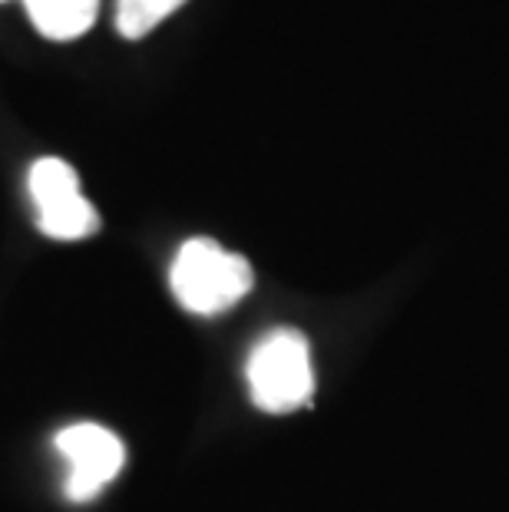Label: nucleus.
I'll list each match as a JSON object with an SVG mask.
<instances>
[{"label": "nucleus", "mask_w": 509, "mask_h": 512, "mask_svg": "<svg viewBox=\"0 0 509 512\" xmlns=\"http://www.w3.org/2000/svg\"><path fill=\"white\" fill-rule=\"evenodd\" d=\"M24 7L47 40H77L100 14V0H24Z\"/></svg>", "instance_id": "5"}, {"label": "nucleus", "mask_w": 509, "mask_h": 512, "mask_svg": "<svg viewBox=\"0 0 509 512\" xmlns=\"http://www.w3.org/2000/svg\"><path fill=\"white\" fill-rule=\"evenodd\" d=\"M57 453L67 463L63 493L73 503H90L113 483L126 463V446L100 423H73L57 433Z\"/></svg>", "instance_id": "4"}, {"label": "nucleus", "mask_w": 509, "mask_h": 512, "mask_svg": "<svg viewBox=\"0 0 509 512\" xmlns=\"http://www.w3.org/2000/svg\"><path fill=\"white\" fill-rule=\"evenodd\" d=\"M169 285L182 308L212 318L235 308L252 291L255 275L242 255L225 252L212 238H189L169 268Z\"/></svg>", "instance_id": "1"}, {"label": "nucleus", "mask_w": 509, "mask_h": 512, "mask_svg": "<svg viewBox=\"0 0 509 512\" xmlns=\"http://www.w3.org/2000/svg\"><path fill=\"white\" fill-rule=\"evenodd\" d=\"M186 0H116V30L119 37L139 40L162 20L172 17Z\"/></svg>", "instance_id": "6"}, {"label": "nucleus", "mask_w": 509, "mask_h": 512, "mask_svg": "<svg viewBox=\"0 0 509 512\" xmlns=\"http://www.w3.org/2000/svg\"><path fill=\"white\" fill-rule=\"evenodd\" d=\"M248 394L255 407L265 413H291L301 410L314 394V367L311 347L305 334L278 328L255 344L245 364Z\"/></svg>", "instance_id": "2"}, {"label": "nucleus", "mask_w": 509, "mask_h": 512, "mask_svg": "<svg viewBox=\"0 0 509 512\" xmlns=\"http://www.w3.org/2000/svg\"><path fill=\"white\" fill-rule=\"evenodd\" d=\"M27 189L37 209V228L57 242H80L100 232V212L86 202L70 162L57 156L37 159L27 172Z\"/></svg>", "instance_id": "3"}]
</instances>
